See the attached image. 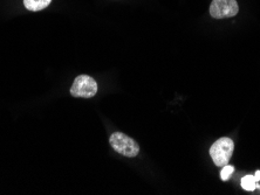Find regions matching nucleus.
Wrapping results in <instances>:
<instances>
[{"label":"nucleus","mask_w":260,"mask_h":195,"mask_svg":"<svg viewBox=\"0 0 260 195\" xmlns=\"http://www.w3.org/2000/svg\"><path fill=\"white\" fill-rule=\"evenodd\" d=\"M98 93V83L88 75H80L74 80L71 88V95L80 98H91Z\"/></svg>","instance_id":"obj_3"},{"label":"nucleus","mask_w":260,"mask_h":195,"mask_svg":"<svg viewBox=\"0 0 260 195\" xmlns=\"http://www.w3.org/2000/svg\"><path fill=\"white\" fill-rule=\"evenodd\" d=\"M52 0H24V6L28 11L32 12H38V11L45 10L46 7L49 6Z\"/></svg>","instance_id":"obj_5"},{"label":"nucleus","mask_w":260,"mask_h":195,"mask_svg":"<svg viewBox=\"0 0 260 195\" xmlns=\"http://www.w3.org/2000/svg\"><path fill=\"white\" fill-rule=\"evenodd\" d=\"M239 6L237 0H212L210 15L215 19L232 18L238 14Z\"/></svg>","instance_id":"obj_4"},{"label":"nucleus","mask_w":260,"mask_h":195,"mask_svg":"<svg viewBox=\"0 0 260 195\" xmlns=\"http://www.w3.org/2000/svg\"><path fill=\"white\" fill-rule=\"evenodd\" d=\"M109 143L117 153L134 158L140 153V145L129 136L122 132H115L110 136Z\"/></svg>","instance_id":"obj_2"},{"label":"nucleus","mask_w":260,"mask_h":195,"mask_svg":"<svg viewBox=\"0 0 260 195\" xmlns=\"http://www.w3.org/2000/svg\"><path fill=\"white\" fill-rule=\"evenodd\" d=\"M257 180H255L254 175H245L242 179V187L245 190H247V192H253V190L257 189Z\"/></svg>","instance_id":"obj_6"},{"label":"nucleus","mask_w":260,"mask_h":195,"mask_svg":"<svg viewBox=\"0 0 260 195\" xmlns=\"http://www.w3.org/2000/svg\"><path fill=\"white\" fill-rule=\"evenodd\" d=\"M254 178H255V180H257V182H259V181H260V171H257V172H255Z\"/></svg>","instance_id":"obj_8"},{"label":"nucleus","mask_w":260,"mask_h":195,"mask_svg":"<svg viewBox=\"0 0 260 195\" xmlns=\"http://www.w3.org/2000/svg\"><path fill=\"white\" fill-rule=\"evenodd\" d=\"M233 172H235V167L233 166H230V165L223 166V168H221V172H220V179L223 181H228L229 179L231 178Z\"/></svg>","instance_id":"obj_7"},{"label":"nucleus","mask_w":260,"mask_h":195,"mask_svg":"<svg viewBox=\"0 0 260 195\" xmlns=\"http://www.w3.org/2000/svg\"><path fill=\"white\" fill-rule=\"evenodd\" d=\"M235 151V144L231 138L223 137L212 144L210 147V155L215 163L216 166L223 167L228 165L229 162L231 160V157Z\"/></svg>","instance_id":"obj_1"},{"label":"nucleus","mask_w":260,"mask_h":195,"mask_svg":"<svg viewBox=\"0 0 260 195\" xmlns=\"http://www.w3.org/2000/svg\"><path fill=\"white\" fill-rule=\"evenodd\" d=\"M257 188H259V189H260V183H259V182L257 183Z\"/></svg>","instance_id":"obj_9"}]
</instances>
